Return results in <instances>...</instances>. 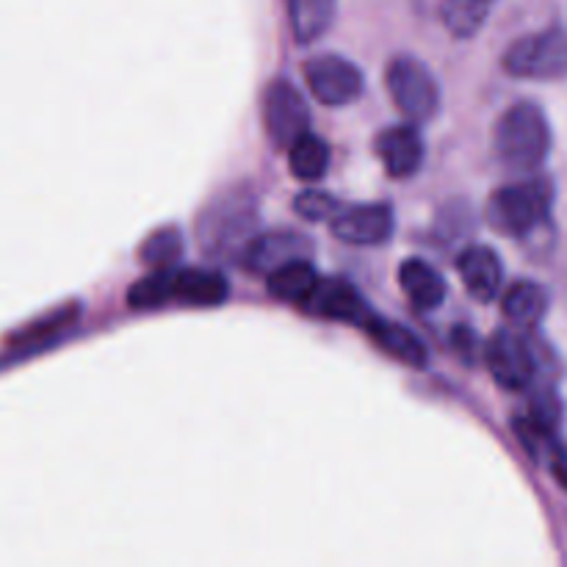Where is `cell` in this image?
<instances>
[{"instance_id": "1", "label": "cell", "mask_w": 567, "mask_h": 567, "mask_svg": "<svg viewBox=\"0 0 567 567\" xmlns=\"http://www.w3.org/2000/svg\"><path fill=\"white\" fill-rule=\"evenodd\" d=\"M551 125L546 111L537 103H515L498 116L493 131L496 158L513 172H535L546 164L551 153Z\"/></svg>"}, {"instance_id": "2", "label": "cell", "mask_w": 567, "mask_h": 567, "mask_svg": "<svg viewBox=\"0 0 567 567\" xmlns=\"http://www.w3.org/2000/svg\"><path fill=\"white\" fill-rule=\"evenodd\" d=\"M554 208V183L548 177L509 183L498 188L487 205V219L504 236H529L546 225Z\"/></svg>"}, {"instance_id": "3", "label": "cell", "mask_w": 567, "mask_h": 567, "mask_svg": "<svg viewBox=\"0 0 567 567\" xmlns=\"http://www.w3.org/2000/svg\"><path fill=\"white\" fill-rule=\"evenodd\" d=\"M504 70L524 81H565L567 28L551 25L515 39L502 59Z\"/></svg>"}, {"instance_id": "4", "label": "cell", "mask_w": 567, "mask_h": 567, "mask_svg": "<svg viewBox=\"0 0 567 567\" xmlns=\"http://www.w3.org/2000/svg\"><path fill=\"white\" fill-rule=\"evenodd\" d=\"M385 81L396 109L413 125L430 122L441 109V86L424 61L413 59V55H399L388 64Z\"/></svg>"}, {"instance_id": "5", "label": "cell", "mask_w": 567, "mask_h": 567, "mask_svg": "<svg viewBox=\"0 0 567 567\" xmlns=\"http://www.w3.org/2000/svg\"><path fill=\"white\" fill-rule=\"evenodd\" d=\"M487 369L504 391H526L537 377V360L524 336L515 330H498L485 347Z\"/></svg>"}, {"instance_id": "6", "label": "cell", "mask_w": 567, "mask_h": 567, "mask_svg": "<svg viewBox=\"0 0 567 567\" xmlns=\"http://www.w3.org/2000/svg\"><path fill=\"white\" fill-rule=\"evenodd\" d=\"M266 133L277 147H291L302 133L310 131V109L302 92L288 81H275L264 94Z\"/></svg>"}, {"instance_id": "7", "label": "cell", "mask_w": 567, "mask_h": 567, "mask_svg": "<svg viewBox=\"0 0 567 567\" xmlns=\"http://www.w3.org/2000/svg\"><path fill=\"white\" fill-rule=\"evenodd\" d=\"M310 94L324 105H347L363 92V72L341 55H316L305 64Z\"/></svg>"}, {"instance_id": "8", "label": "cell", "mask_w": 567, "mask_h": 567, "mask_svg": "<svg viewBox=\"0 0 567 567\" xmlns=\"http://www.w3.org/2000/svg\"><path fill=\"white\" fill-rule=\"evenodd\" d=\"M330 225L332 233L352 247H377V244H385L391 238L396 219H393L391 205L365 203L347 205V208L341 205Z\"/></svg>"}, {"instance_id": "9", "label": "cell", "mask_w": 567, "mask_h": 567, "mask_svg": "<svg viewBox=\"0 0 567 567\" xmlns=\"http://www.w3.org/2000/svg\"><path fill=\"white\" fill-rule=\"evenodd\" d=\"M252 225H255V210L247 199L241 197L221 199V203H216L214 208L205 210L203 241L205 247L216 249V252H221V249H233L238 247V244H244V249H247V244L255 238L249 236V233H252Z\"/></svg>"}, {"instance_id": "10", "label": "cell", "mask_w": 567, "mask_h": 567, "mask_svg": "<svg viewBox=\"0 0 567 567\" xmlns=\"http://www.w3.org/2000/svg\"><path fill=\"white\" fill-rule=\"evenodd\" d=\"M302 308H308L313 316L321 319H336V321H349V324L363 327L365 319L371 316L369 305L360 297L358 288L349 286V282L338 280H321L313 286V291L302 299Z\"/></svg>"}, {"instance_id": "11", "label": "cell", "mask_w": 567, "mask_h": 567, "mask_svg": "<svg viewBox=\"0 0 567 567\" xmlns=\"http://www.w3.org/2000/svg\"><path fill=\"white\" fill-rule=\"evenodd\" d=\"M457 271L471 297L480 299V302H493L502 293L504 266L496 249L485 247V244L463 249L457 258Z\"/></svg>"}, {"instance_id": "12", "label": "cell", "mask_w": 567, "mask_h": 567, "mask_svg": "<svg viewBox=\"0 0 567 567\" xmlns=\"http://www.w3.org/2000/svg\"><path fill=\"white\" fill-rule=\"evenodd\" d=\"M377 155L391 177H410L424 161V138L415 125L388 127L377 136Z\"/></svg>"}, {"instance_id": "13", "label": "cell", "mask_w": 567, "mask_h": 567, "mask_svg": "<svg viewBox=\"0 0 567 567\" xmlns=\"http://www.w3.org/2000/svg\"><path fill=\"white\" fill-rule=\"evenodd\" d=\"M363 327H365V332L374 338V343L382 349V352L391 354V358H396L399 363L410 365V369H426V363H430V354H426L424 341H421L415 332H410L408 327L396 324V321L380 319L377 313H371L369 319H365Z\"/></svg>"}, {"instance_id": "14", "label": "cell", "mask_w": 567, "mask_h": 567, "mask_svg": "<svg viewBox=\"0 0 567 567\" xmlns=\"http://www.w3.org/2000/svg\"><path fill=\"white\" fill-rule=\"evenodd\" d=\"M310 244L299 233H269V236H255L244 249V264L249 271H266L269 275L277 266L288 260L305 258Z\"/></svg>"}, {"instance_id": "15", "label": "cell", "mask_w": 567, "mask_h": 567, "mask_svg": "<svg viewBox=\"0 0 567 567\" xmlns=\"http://www.w3.org/2000/svg\"><path fill=\"white\" fill-rule=\"evenodd\" d=\"M230 293L227 280L219 271L210 269H175L172 275V299L197 308H214L221 305Z\"/></svg>"}, {"instance_id": "16", "label": "cell", "mask_w": 567, "mask_h": 567, "mask_svg": "<svg viewBox=\"0 0 567 567\" xmlns=\"http://www.w3.org/2000/svg\"><path fill=\"white\" fill-rule=\"evenodd\" d=\"M399 282H402V291L408 293V299L419 310H435L446 299V280H443L435 266L421 258L404 260L402 269H399Z\"/></svg>"}, {"instance_id": "17", "label": "cell", "mask_w": 567, "mask_h": 567, "mask_svg": "<svg viewBox=\"0 0 567 567\" xmlns=\"http://www.w3.org/2000/svg\"><path fill=\"white\" fill-rule=\"evenodd\" d=\"M504 316H507L509 324L520 327V330H529V327H537L543 321L548 310V293L546 288L537 286L532 280H520L515 286L507 288L504 293Z\"/></svg>"}, {"instance_id": "18", "label": "cell", "mask_w": 567, "mask_h": 567, "mask_svg": "<svg viewBox=\"0 0 567 567\" xmlns=\"http://www.w3.org/2000/svg\"><path fill=\"white\" fill-rule=\"evenodd\" d=\"M286 6L293 37L297 42L308 44L330 31L338 0H286Z\"/></svg>"}, {"instance_id": "19", "label": "cell", "mask_w": 567, "mask_h": 567, "mask_svg": "<svg viewBox=\"0 0 567 567\" xmlns=\"http://www.w3.org/2000/svg\"><path fill=\"white\" fill-rule=\"evenodd\" d=\"M269 291L271 297L282 299V302H299L313 291V286L319 282L313 264H308V258L288 260V264L277 266L269 271Z\"/></svg>"}, {"instance_id": "20", "label": "cell", "mask_w": 567, "mask_h": 567, "mask_svg": "<svg viewBox=\"0 0 567 567\" xmlns=\"http://www.w3.org/2000/svg\"><path fill=\"white\" fill-rule=\"evenodd\" d=\"M288 166H291L293 177L299 181H319L330 166V147L324 138L313 136V133H302L297 142L288 147Z\"/></svg>"}, {"instance_id": "21", "label": "cell", "mask_w": 567, "mask_h": 567, "mask_svg": "<svg viewBox=\"0 0 567 567\" xmlns=\"http://www.w3.org/2000/svg\"><path fill=\"white\" fill-rule=\"evenodd\" d=\"M496 0H443L441 14L449 31L460 39H471L482 31Z\"/></svg>"}, {"instance_id": "22", "label": "cell", "mask_w": 567, "mask_h": 567, "mask_svg": "<svg viewBox=\"0 0 567 567\" xmlns=\"http://www.w3.org/2000/svg\"><path fill=\"white\" fill-rule=\"evenodd\" d=\"M172 275H175L172 266H161V269H155L153 275L142 277V280L127 291V302H131V308L150 310V308H161V305H169Z\"/></svg>"}, {"instance_id": "23", "label": "cell", "mask_w": 567, "mask_h": 567, "mask_svg": "<svg viewBox=\"0 0 567 567\" xmlns=\"http://www.w3.org/2000/svg\"><path fill=\"white\" fill-rule=\"evenodd\" d=\"M183 255V238L175 227H164V230L153 233L147 241L138 249V258L142 264L161 269V266H172Z\"/></svg>"}, {"instance_id": "24", "label": "cell", "mask_w": 567, "mask_h": 567, "mask_svg": "<svg viewBox=\"0 0 567 567\" xmlns=\"http://www.w3.org/2000/svg\"><path fill=\"white\" fill-rule=\"evenodd\" d=\"M341 203L324 192H305L297 197V210L310 221H327L338 214Z\"/></svg>"}, {"instance_id": "25", "label": "cell", "mask_w": 567, "mask_h": 567, "mask_svg": "<svg viewBox=\"0 0 567 567\" xmlns=\"http://www.w3.org/2000/svg\"><path fill=\"white\" fill-rule=\"evenodd\" d=\"M75 313H78V308L55 310V313L50 316V319L33 321L31 330H25V332H22V336H17V341H31V338H37V336H48V332H53V330H59V327H64L70 319H75Z\"/></svg>"}, {"instance_id": "26", "label": "cell", "mask_w": 567, "mask_h": 567, "mask_svg": "<svg viewBox=\"0 0 567 567\" xmlns=\"http://www.w3.org/2000/svg\"><path fill=\"white\" fill-rule=\"evenodd\" d=\"M548 468H551L557 485L567 493V443H554L551 452H548Z\"/></svg>"}]
</instances>
